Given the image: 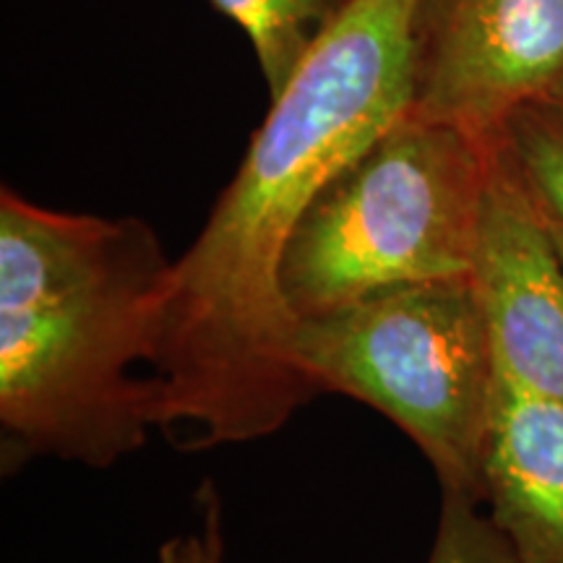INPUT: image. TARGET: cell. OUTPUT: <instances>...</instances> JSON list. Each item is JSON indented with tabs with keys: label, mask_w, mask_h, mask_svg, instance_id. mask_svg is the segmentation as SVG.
Instances as JSON below:
<instances>
[{
	"label": "cell",
	"mask_w": 563,
	"mask_h": 563,
	"mask_svg": "<svg viewBox=\"0 0 563 563\" xmlns=\"http://www.w3.org/2000/svg\"><path fill=\"white\" fill-rule=\"evenodd\" d=\"M504 139L548 220L563 228V110L527 104L506 123Z\"/></svg>",
	"instance_id": "cell-9"
},
{
	"label": "cell",
	"mask_w": 563,
	"mask_h": 563,
	"mask_svg": "<svg viewBox=\"0 0 563 563\" xmlns=\"http://www.w3.org/2000/svg\"><path fill=\"white\" fill-rule=\"evenodd\" d=\"M545 102H551V104H555V108H559V110H563V81L551 91V97H548Z\"/></svg>",
	"instance_id": "cell-12"
},
{
	"label": "cell",
	"mask_w": 563,
	"mask_h": 563,
	"mask_svg": "<svg viewBox=\"0 0 563 563\" xmlns=\"http://www.w3.org/2000/svg\"><path fill=\"white\" fill-rule=\"evenodd\" d=\"M292 352L316 394H347L386 415L418 443L443 490L483 504L498 373L473 279L394 287L302 319Z\"/></svg>",
	"instance_id": "cell-4"
},
{
	"label": "cell",
	"mask_w": 563,
	"mask_h": 563,
	"mask_svg": "<svg viewBox=\"0 0 563 563\" xmlns=\"http://www.w3.org/2000/svg\"><path fill=\"white\" fill-rule=\"evenodd\" d=\"M498 139L407 112L295 224L279 295L295 321L473 272Z\"/></svg>",
	"instance_id": "cell-3"
},
{
	"label": "cell",
	"mask_w": 563,
	"mask_h": 563,
	"mask_svg": "<svg viewBox=\"0 0 563 563\" xmlns=\"http://www.w3.org/2000/svg\"><path fill=\"white\" fill-rule=\"evenodd\" d=\"M412 115L501 139L563 81V0H412Z\"/></svg>",
	"instance_id": "cell-5"
},
{
	"label": "cell",
	"mask_w": 563,
	"mask_h": 563,
	"mask_svg": "<svg viewBox=\"0 0 563 563\" xmlns=\"http://www.w3.org/2000/svg\"><path fill=\"white\" fill-rule=\"evenodd\" d=\"M412 0H355L274 97L235 178L162 292L150 365L154 426L194 449L279 431L316 389L279 295L295 224L412 110Z\"/></svg>",
	"instance_id": "cell-1"
},
{
	"label": "cell",
	"mask_w": 563,
	"mask_h": 563,
	"mask_svg": "<svg viewBox=\"0 0 563 563\" xmlns=\"http://www.w3.org/2000/svg\"><path fill=\"white\" fill-rule=\"evenodd\" d=\"M483 501L519 563H563V405L496 378Z\"/></svg>",
	"instance_id": "cell-7"
},
{
	"label": "cell",
	"mask_w": 563,
	"mask_h": 563,
	"mask_svg": "<svg viewBox=\"0 0 563 563\" xmlns=\"http://www.w3.org/2000/svg\"><path fill=\"white\" fill-rule=\"evenodd\" d=\"M470 279L498 376L563 405V258L504 136L493 152Z\"/></svg>",
	"instance_id": "cell-6"
},
{
	"label": "cell",
	"mask_w": 563,
	"mask_h": 563,
	"mask_svg": "<svg viewBox=\"0 0 563 563\" xmlns=\"http://www.w3.org/2000/svg\"><path fill=\"white\" fill-rule=\"evenodd\" d=\"M477 504L481 501L467 493L443 490L439 530L428 563H519L490 517L477 511Z\"/></svg>",
	"instance_id": "cell-10"
},
{
	"label": "cell",
	"mask_w": 563,
	"mask_h": 563,
	"mask_svg": "<svg viewBox=\"0 0 563 563\" xmlns=\"http://www.w3.org/2000/svg\"><path fill=\"white\" fill-rule=\"evenodd\" d=\"M199 527L186 534H175L159 548V563H224L222 504L214 485L203 483L196 493Z\"/></svg>",
	"instance_id": "cell-11"
},
{
	"label": "cell",
	"mask_w": 563,
	"mask_h": 563,
	"mask_svg": "<svg viewBox=\"0 0 563 563\" xmlns=\"http://www.w3.org/2000/svg\"><path fill=\"white\" fill-rule=\"evenodd\" d=\"M173 262L136 217L0 194V422L30 452L110 467L154 426V316Z\"/></svg>",
	"instance_id": "cell-2"
},
{
	"label": "cell",
	"mask_w": 563,
	"mask_h": 563,
	"mask_svg": "<svg viewBox=\"0 0 563 563\" xmlns=\"http://www.w3.org/2000/svg\"><path fill=\"white\" fill-rule=\"evenodd\" d=\"M251 42L269 100L282 95L355 0H209Z\"/></svg>",
	"instance_id": "cell-8"
},
{
	"label": "cell",
	"mask_w": 563,
	"mask_h": 563,
	"mask_svg": "<svg viewBox=\"0 0 563 563\" xmlns=\"http://www.w3.org/2000/svg\"><path fill=\"white\" fill-rule=\"evenodd\" d=\"M548 217V214H545ZM551 222V230H553V238H555V245H559V253H561V258H563V228L561 224H555L553 220H548Z\"/></svg>",
	"instance_id": "cell-13"
}]
</instances>
